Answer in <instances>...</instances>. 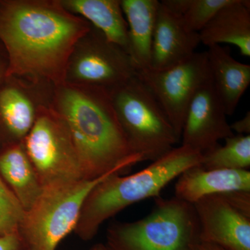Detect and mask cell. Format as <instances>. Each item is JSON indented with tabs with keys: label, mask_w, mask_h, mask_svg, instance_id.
<instances>
[{
	"label": "cell",
	"mask_w": 250,
	"mask_h": 250,
	"mask_svg": "<svg viewBox=\"0 0 250 250\" xmlns=\"http://www.w3.org/2000/svg\"><path fill=\"white\" fill-rule=\"evenodd\" d=\"M90 27L60 0H0V39L9 55L8 76L63 83L72 48Z\"/></svg>",
	"instance_id": "6da1fadb"
},
{
	"label": "cell",
	"mask_w": 250,
	"mask_h": 250,
	"mask_svg": "<svg viewBox=\"0 0 250 250\" xmlns=\"http://www.w3.org/2000/svg\"><path fill=\"white\" fill-rule=\"evenodd\" d=\"M52 106L71 134L85 179L121 173L143 161L130 149L108 90L63 82L54 88Z\"/></svg>",
	"instance_id": "7a4b0ae2"
},
{
	"label": "cell",
	"mask_w": 250,
	"mask_h": 250,
	"mask_svg": "<svg viewBox=\"0 0 250 250\" xmlns=\"http://www.w3.org/2000/svg\"><path fill=\"white\" fill-rule=\"evenodd\" d=\"M202 161V153L181 146L136 173L108 176L85 197L74 232L82 241H91L108 219L137 202L160 197L172 181L188 169L201 166Z\"/></svg>",
	"instance_id": "3957f363"
},
{
	"label": "cell",
	"mask_w": 250,
	"mask_h": 250,
	"mask_svg": "<svg viewBox=\"0 0 250 250\" xmlns=\"http://www.w3.org/2000/svg\"><path fill=\"white\" fill-rule=\"evenodd\" d=\"M200 226L192 204L156 198L150 213L134 222H113L106 230V250H192Z\"/></svg>",
	"instance_id": "277c9868"
},
{
	"label": "cell",
	"mask_w": 250,
	"mask_h": 250,
	"mask_svg": "<svg viewBox=\"0 0 250 250\" xmlns=\"http://www.w3.org/2000/svg\"><path fill=\"white\" fill-rule=\"evenodd\" d=\"M108 92L130 149L143 161H155L180 141L160 104L137 74Z\"/></svg>",
	"instance_id": "5b68a950"
},
{
	"label": "cell",
	"mask_w": 250,
	"mask_h": 250,
	"mask_svg": "<svg viewBox=\"0 0 250 250\" xmlns=\"http://www.w3.org/2000/svg\"><path fill=\"white\" fill-rule=\"evenodd\" d=\"M100 178L67 181L45 186L32 207L24 213L19 233L29 250H56L76 227L85 197Z\"/></svg>",
	"instance_id": "8992f818"
},
{
	"label": "cell",
	"mask_w": 250,
	"mask_h": 250,
	"mask_svg": "<svg viewBox=\"0 0 250 250\" xmlns=\"http://www.w3.org/2000/svg\"><path fill=\"white\" fill-rule=\"evenodd\" d=\"M22 145L42 187L85 179L71 134L52 105L39 112Z\"/></svg>",
	"instance_id": "52a82bcc"
},
{
	"label": "cell",
	"mask_w": 250,
	"mask_h": 250,
	"mask_svg": "<svg viewBox=\"0 0 250 250\" xmlns=\"http://www.w3.org/2000/svg\"><path fill=\"white\" fill-rule=\"evenodd\" d=\"M136 73L127 52L91 25L72 48L63 82L110 90Z\"/></svg>",
	"instance_id": "ba28073f"
},
{
	"label": "cell",
	"mask_w": 250,
	"mask_h": 250,
	"mask_svg": "<svg viewBox=\"0 0 250 250\" xmlns=\"http://www.w3.org/2000/svg\"><path fill=\"white\" fill-rule=\"evenodd\" d=\"M136 74L160 104L180 141L189 104L210 77L207 52H195L170 68Z\"/></svg>",
	"instance_id": "9c48e42d"
},
{
	"label": "cell",
	"mask_w": 250,
	"mask_h": 250,
	"mask_svg": "<svg viewBox=\"0 0 250 250\" xmlns=\"http://www.w3.org/2000/svg\"><path fill=\"white\" fill-rule=\"evenodd\" d=\"M55 86L16 75L0 83V151L23 143L41 110L52 105Z\"/></svg>",
	"instance_id": "30bf717a"
},
{
	"label": "cell",
	"mask_w": 250,
	"mask_h": 250,
	"mask_svg": "<svg viewBox=\"0 0 250 250\" xmlns=\"http://www.w3.org/2000/svg\"><path fill=\"white\" fill-rule=\"evenodd\" d=\"M227 116L210 77L189 104L181 136L182 146L203 154L216 147L220 140L234 136Z\"/></svg>",
	"instance_id": "8fae6325"
},
{
	"label": "cell",
	"mask_w": 250,
	"mask_h": 250,
	"mask_svg": "<svg viewBox=\"0 0 250 250\" xmlns=\"http://www.w3.org/2000/svg\"><path fill=\"white\" fill-rule=\"evenodd\" d=\"M200 226V241L228 250H250V215L231 205L223 194L192 204Z\"/></svg>",
	"instance_id": "7c38bea8"
},
{
	"label": "cell",
	"mask_w": 250,
	"mask_h": 250,
	"mask_svg": "<svg viewBox=\"0 0 250 250\" xmlns=\"http://www.w3.org/2000/svg\"><path fill=\"white\" fill-rule=\"evenodd\" d=\"M200 43L199 33L190 30L182 16L159 4L154 28L150 68L163 70L187 60Z\"/></svg>",
	"instance_id": "4fadbf2b"
},
{
	"label": "cell",
	"mask_w": 250,
	"mask_h": 250,
	"mask_svg": "<svg viewBox=\"0 0 250 250\" xmlns=\"http://www.w3.org/2000/svg\"><path fill=\"white\" fill-rule=\"evenodd\" d=\"M238 190L250 192L249 170H207L198 166L179 176L174 187V197L192 205L202 197Z\"/></svg>",
	"instance_id": "5bb4252c"
},
{
	"label": "cell",
	"mask_w": 250,
	"mask_h": 250,
	"mask_svg": "<svg viewBox=\"0 0 250 250\" xmlns=\"http://www.w3.org/2000/svg\"><path fill=\"white\" fill-rule=\"evenodd\" d=\"M207 47L226 43L234 45L242 55L250 57V1L230 0L199 32Z\"/></svg>",
	"instance_id": "9a60e30c"
},
{
	"label": "cell",
	"mask_w": 250,
	"mask_h": 250,
	"mask_svg": "<svg viewBox=\"0 0 250 250\" xmlns=\"http://www.w3.org/2000/svg\"><path fill=\"white\" fill-rule=\"evenodd\" d=\"M207 51L210 79L227 116H232L250 83V65L236 60L229 49L210 46Z\"/></svg>",
	"instance_id": "2e32d148"
},
{
	"label": "cell",
	"mask_w": 250,
	"mask_h": 250,
	"mask_svg": "<svg viewBox=\"0 0 250 250\" xmlns=\"http://www.w3.org/2000/svg\"><path fill=\"white\" fill-rule=\"evenodd\" d=\"M160 1L121 0L128 25V50L136 71L150 68L153 36Z\"/></svg>",
	"instance_id": "e0dca14e"
},
{
	"label": "cell",
	"mask_w": 250,
	"mask_h": 250,
	"mask_svg": "<svg viewBox=\"0 0 250 250\" xmlns=\"http://www.w3.org/2000/svg\"><path fill=\"white\" fill-rule=\"evenodd\" d=\"M60 2L64 9L88 21L127 52L128 25L121 0H60Z\"/></svg>",
	"instance_id": "ac0fdd59"
},
{
	"label": "cell",
	"mask_w": 250,
	"mask_h": 250,
	"mask_svg": "<svg viewBox=\"0 0 250 250\" xmlns=\"http://www.w3.org/2000/svg\"><path fill=\"white\" fill-rule=\"evenodd\" d=\"M0 177L24 211L32 207L43 188L22 143L0 151Z\"/></svg>",
	"instance_id": "d6986e66"
},
{
	"label": "cell",
	"mask_w": 250,
	"mask_h": 250,
	"mask_svg": "<svg viewBox=\"0 0 250 250\" xmlns=\"http://www.w3.org/2000/svg\"><path fill=\"white\" fill-rule=\"evenodd\" d=\"M201 166L207 170H247L250 167V135H234L225 144L202 154Z\"/></svg>",
	"instance_id": "ffe728a7"
},
{
	"label": "cell",
	"mask_w": 250,
	"mask_h": 250,
	"mask_svg": "<svg viewBox=\"0 0 250 250\" xmlns=\"http://www.w3.org/2000/svg\"><path fill=\"white\" fill-rule=\"evenodd\" d=\"M24 213L17 197L0 177V236L19 231Z\"/></svg>",
	"instance_id": "44dd1931"
},
{
	"label": "cell",
	"mask_w": 250,
	"mask_h": 250,
	"mask_svg": "<svg viewBox=\"0 0 250 250\" xmlns=\"http://www.w3.org/2000/svg\"><path fill=\"white\" fill-rule=\"evenodd\" d=\"M230 0H190L182 16L190 30L199 33Z\"/></svg>",
	"instance_id": "7402d4cb"
},
{
	"label": "cell",
	"mask_w": 250,
	"mask_h": 250,
	"mask_svg": "<svg viewBox=\"0 0 250 250\" xmlns=\"http://www.w3.org/2000/svg\"><path fill=\"white\" fill-rule=\"evenodd\" d=\"M0 250H29L27 245L17 232L9 233L0 236Z\"/></svg>",
	"instance_id": "603a6c76"
},
{
	"label": "cell",
	"mask_w": 250,
	"mask_h": 250,
	"mask_svg": "<svg viewBox=\"0 0 250 250\" xmlns=\"http://www.w3.org/2000/svg\"><path fill=\"white\" fill-rule=\"evenodd\" d=\"M10 59L7 49L0 39V83L9 75Z\"/></svg>",
	"instance_id": "cb8c5ba5"
},
{
	"label": "cell",
	"mask_w": 250,
	"mask_h": 250,
	"mask_svg": "<svg viewBox=\"0 0 250 250\" xmlns=\"http://www.w3.org/2000/svg\"><path fill=\"white\" fill-rule=\"evenodd\" d=\"M232 131H236L237 135H250V113L248 111L246 116L239 121L230 125ZM234 133V132H233Z\"/></svg>",
	"instance_id": "d4e9b609"
},
{
	"label": "cell",
	"mask_w": 250,
	"mask_h": 250,
	"mask_svg": "<svg viewBox=\"0 0 250 250\" xmlns=\"http://www.w3.org/2000/svg\"><path fill=\"white\" fill-rule=\"evenodd\" d=\"M192 250H228L221 247L216 246L214 244H210V243H202L199 242L197 244L195 245Z\"/></svg>",
	"instance_id": "484cf974"
},
{
	"label": "cell",
	"mask_w": 250,
	"mask_h": 250,
	"mask_svg": "<svg viewBox=\"0 0 250 250\" xmlns=\"http://www.w3.org/2000/svg\"><path fill=\"white\" fill-rule=\"evenodd\" d=\"M89 250H106L104 243H97L90 248Z\"/></svg>",
	"instance_id": "4316f807"
}]
</instances>
